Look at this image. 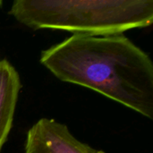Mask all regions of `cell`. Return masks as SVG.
I'll use <instances>...</instances> for the list:
<instances>
[{"instance_id":"7a4b0ae2","label":"cell","mask_w":153,"mask_h":153,"mask_svg":"<svg viewBox=\"0 0 153 153\" xmlns=\"http://www.w3.org/2000/svg\"><path fill=\"white\" fill-rule=\"evenodd\" d=\"M9 13L33 30L105 36L150 26L153 22V1L15 0Z\"/></svg>"},{"instance_id":"3957f363","label":"cell","mask_w":153,"mask_h":153,"mask_svg":"<svg viewBox=\"0 0 153 153\" xmlns=\"http://www.w3.org/2000/svg\"><path fill=\"white\" fill-rule=\"evenodd\" d=\"M25 153H105L77 140L68 127L55 119L41 118L28 131Z\"/></svg>"},{"instance_id":"5b68a950","label":"cell","mask_w":153,"mask_h":153,"mask_svg":"<svg viewBox=\"0 0 153 153\" xmlns=\"http://www.w3.org/2000/svg\"><path fill=\"white\" fill-rule=\"evenodd\" d=\"M1 5H2V2L0 1V6H1Z\"/></svg>"},{"instance_id":"277c9868","label":"cell","mask_w":153,"mask_h":153,"mask_svg":"<svg viewBox=\"0 0 153 153\" xmlns=\"http://www.w3.org/2000/svg\"><path fill=\"white\" fill-rule=\"evenodd\" d=\"M21 86L16 69L7 59H0V152L13 126Z\"/></svg>"},{"instance_id":"6da1fadb","label":"cell","mask_w":153,"mask_h":153,"mask_svg":"<svg viewBox=\"0 0 153 153\" xmlns=\"http://www.w3.org/2000/svg\"><path fill=\"white\" fill-rule=\"evenodd\" d=\"M40 63L59 80L89 88L153 118V63L123 34H73L41 52Z\"/></svg>"}]
</instances>
